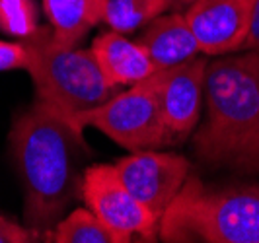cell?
Returning a JSON list of instances; mask_svg holds the SVG:
<instances>
[{"label": "cell", "instance_id": "7", "mask_svg": "<svg viewBox=\"0 0 259 243\" xmlns=\"http://www.w3.org/2000/svg\"><path fill=\"white\" fill-rule=\"evenodd\" d=\"M115 169L125 187L162 220V214L185 185L191 166L178 154L141 150L119 158Z\"/></svg>", "mask_w": 259, "mask_h": 243}, {"label": "cell", "instance_id": "11", "mask_svg": "<svg viewBox=\"0 0 259 243\" xmlns=\"http://www.w3.org/2000/svg\"><path fill=\"white\" fill-rule=\"evenodd\" d=\"M139 43L143 45L156 68H169L185 61H191L201 53L185 16L171 12L158 16L141 33Z\"/></svg>", "mask_w": 259, "mask_h": 243}, {"label": "cell", "instance_id": "6", "mask_svg": "<svg viewBox=\"0 0 259 243\" xmlns=\"http://www.w3.org/2000/svg\"><path fill=\"white\" fill-rule=\"evenodd\" d=\"M82 201L115 235L117 243L144 241L160 237V216H156L125 187L115 166L92 164L84 171Z\"/></svg>", "mask_w": 259, "mask_h": 243}, {"label": "cell", "instance_id": "5", "mask_svg": "<svg viewBox=\"0 0 259 243\" xmlns=\"http://www.w3.org/2000/svg\"><path fill=\"white\" fill-rule=\"evenodd\" d=\"M66 117L80 130L84 127L98 128L129 152L158 150L169 144L152 74L94 109Z\"/></svg>", "mask_w": 259, "mask_h": 243}, {"label": "cell", "instance_id": "16", "mask_svg": "<svg viewBox=\"0 0 259 243\" xmlns=\"http://www.w3.org/2000/svg\"><path fill=\"white\" fill-rule=\"evenodd\" d=\"M29 51L24 41H0V72L4 70H27Z\"/></svg>", "mask_w": 259, "mask_h": 243}, {"label": "cell", "instance_id": "8", "mask_svg": "<svg viewBox=\"0 0 259 243\" xmlns=\"http://www.w3.org/2000/svg\"><path fill=\"white\" fill-rule=\"evenodd\" d=\"M207 66L205 59L195 57L169 68H158L152 74L164 123L168 127L169 144L185 140L201 119Z\"/></svg>", "mask_w": 259, "mask_h": 243}, {"label": "cell", "instance_id": "13", "mask_svg": "<svg viewBox=\"0 0 259 243\" xmlns=\"http://www.w3.org/2000/svg\"><path fill=\"white\" fill-rule=\"evenodd\" d=\"M169 10L168 0H107L104 22L119 33H131Z\"/></svg>", "mask_w": 259, "mask_h": 243}, {"label": "cell", "instance_id": "2", "mask_svg": "<svg viewBox=\"0 0 259 243\" xmlns=\"http://www.w3.org/2000/svg\"><path fill=\"white\" fill-rule=\"evenodd\" d=\"M205 107V123L193 138L197 158L212 167L259 173L257 51L208 63Z\"/></svg>", "mask_w": 259, "mask_h": 243}, {"label": "cell", "instance_id": "18", "mask_svg": "<svg viewBox=\"0 0 259 243\" xmlns=\"http://www.w3.org/2000/svg\"><path fill=\"white\" fill-rule=\"evenodd\" d=\"M242 51H257L259 53V0H255V8H253V18H251V27L247 39L242 47Z\"/></svg>", "mask_w": 259, "mask_h": 243}, {"label": "cell", "instance_id": "3", "mask_svg": "<svg viewBox=\"0 0 259 243\" xmlns=\"http://www.w3.org/2000/svg\"><path fill=\"white\" fill-rule=\"evenodd\" d=\"M160 239L259 243V183L208 187L189 175L162 214Z\"/></svg>", "mask_w": 259, "mask_h": 243}, {"label": "cell", "instance_id": "17", "mask_svg": "<svg viewBox=\"0 0 259 243\" xmlns=\"http://www.w3.org/2000/svg\"><path fill=\"white\" fill-rule=\"evenodd\" d=\"M27 241H35L33 233L16 224L8 218L0 216V243H27Z\"/></svg>", "mask_w": 259, "mask_h": 243}, {"label": "cell", "instance_id": "15", "mask_svg": "<svg viewBox=\"0 0 259 243\" xmlns=\"http://www.w3.org/2000/svg\"><path fill=\"white\" fill-rule=\"evenodd\" d=\"M39 27L35 0H0V31L10 37L26 39Z\"/></svg>", "mask_w": 259, "mask_h": 243}, {"label": "cell", "instance_id": "12", "mask_svg": "<svg viewBox=\"0 0 259 243\" xmlns=\"http://www.w3.org/2000/svg\"><path fill=\"white\" fill-rule=\"evenodd\" d=\"M107 0H43L53 35L66 47H78L92 27L104 22Z\"/></svg>", "mask_w": 259, "mask_h": 243}, {"label": "cell", "instance_id": "4", "mask_svg": "<svg viewBox=\"0 0 259 243\" xmlns=\"http://www.w3.org/2000/svg\"><path fill=\"white\" fill-rule=\"evenodd\" d=\"M20 41L31 57L27 72L35 84V100L63 115L94 109L119 93V86L104 76L92 49L59 43L51 26H39L35 33Z\"/></svg>", "mask_w": 259, "mask_h": 243}, {"label": "cell", "instance_id": "1", "mask_svg": "<svg viewBox=\"0 0 259 243\" xmlns=\"http://www.w3.org/2000/svg\"><path fill=\"white\" fill-rule=\"evenodd\" d=\"M14 166L24 189V216L35 239L51 237L70 205L82 197V130L55 107L35 100L10 132Z\"/></svg>", "mask_w": 259, "mask_h": 243}, {"label": "cell", "instance_id": "14", "mask_svg": "<svg viewBox=\"0 0 259 243\" xmlns=\"http://www.w3.org/2000/svg\"><path fill=\"white\" fill-rule=\"evenodd\" d=\"M57 243H117L115 235L90 208H76L63 218L51 235Z\"/></svg>", "mask_w": 259, "mask_h": 243}, {"label": "cell", "instance_id": "19", "mask_svg": "<svg viewBox=\"0 0 259 243\" xmlns=\"http://www.w3.org/2000/svg\"><path fill=\"white\" fill-rule=\"evenodd\" d=\"M193 0H168L169 10H182V8H187Z\"/></svg>", "mask_w": 259, "mask_h": 243}, {"label": "cell", "instance_id": "10", "mask_svg": "<svg viewBox=\"0 0 259 243\" xmlns=\"http://www.w3.org/2000/svg\"><path fill=\"white\" fill-rule=\"evenodd\" d=\"M92 53L104 76L115 86H133L158 70L139 41H131L125 37V33L113 29L94 39Z\"/></svg>", "mask_w": 259, "mask_h": 243}, {"label": "cell", "instance_id": "9", "mask_svg": "<svg viewBox=\"0 0 259 243\" xmlns=\"http://www.w3.org/2000/svg\"><path fill=\"white\" fill-rule=\"evenodd\" d=\"M255 0H193L185 20L205 55L242 51L251 27Z\"/></svg>", "mask_w": 259, "mask_h": 243}]
</instances>
